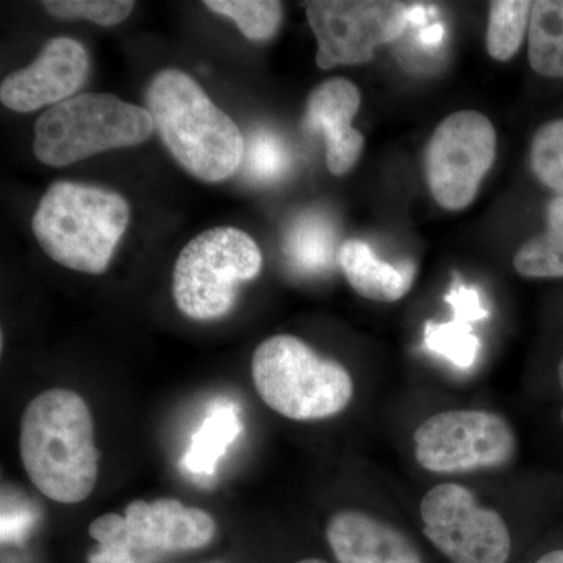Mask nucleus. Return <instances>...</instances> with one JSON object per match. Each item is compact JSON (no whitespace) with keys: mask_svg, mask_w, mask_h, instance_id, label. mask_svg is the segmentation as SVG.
Returning <instances> with one entry per match:
<instances>
[{"mask_svg":"<svg viewBox=\"0 0 563 563\" xmlns=\"http://www.w3.org/2000/svg\"><path fill=\"white\" fill-rule=\"evenodd\" d=\"M20 450L29 479L52 501L79 504L95 490L101 454L79 393L51 388L33 398L22 415Z\"/></svg>","mask_w":563,"mask_h":563,"instance_id":"1","label":"nucleus"},{"mask_svg":"<svg viewBox=\"0 0 563 563\" xmlns=\"http://www.w3.org/2000/svg\"><path fill=\"white\" fill-rule=\"evenodd\" d=\"M144 99L155 131L185 172L218 184L242 168L244 139L239 125L187 73L161 70Z\"/></svg>","mask_w":563,"mask_h":563,"instance_id":"2","label":"nucleus"},{"mask_svg":"<svg viewBox=\"0 0 563 563\" xmlns=\"http://www.w3.org/2000/svg\"><path fill=\"white\" fill-rule=\"evenodd\" d=\"M131 221L120 192L76 181H55L32 218V231L52 261L74 272L102 274Z\"/></svg>","mask_w":563,"mask_h":563,"instance_id":"3","label":"nucleus"},{"mask_svg":"<svg viewBox=\"0 0 563 563\" xmlns=\"http://www.w3.org/2000/svg\"><path fill=\"white\" fill-rule=\"evenodd\" d=\"M252 380L263 402L295 421L335 417L350 406L354 383L336 361L292 335H274L252 355Z\"/></svg>","mask_w":563,"mask_h":563,"instance_id":"4","label":"nucleus"},{"mask_svg":"<svg viewBox=\"0 0 563 563\" xmlns=\"http://www.w3.org/2000/svg\"><path fill=\"white\" fill-rule=\"evenodd\" d=\"M154 131L146 107L110 92H84L41 114L33 129V154L60 168L101 152L139 146Z\"/></svg>","mask_w":563,"mask_h":563,"instance_id":"5","label":"nucleus"},{"mask_svg":"<svg viewBox=\"0 0 563 563\" xmlns=\"http://www.w3.org/2000/svg\"><path fill=\"white\" fill-rule=\"evenodd\" d=\"M261 269V247L250 233L210 229L181 250L173 272L174 301L191 320H220L235 307L240 287Z\"/></svg>","mask_w":563,"mask_h":563,"instance_id":"6","label":"nucleus"},{"mask_svg":"<svg viewBox=\"0 0 563 563\" xmlns=\"http://www.w3.org/2000/svg\"><path fill=\"white\" fill-rule=\"evenodd\" d=\"M415 457L439 474L496 468L512 461V426L487 410H446L422 421L413 433Z\"/></svg>","mask_w":563,"mask_h":563,"instance_id":"7","label":"nucleus"},{"mask_svg":"<svg viewBox=\"0 0 563 563\" xmlns=\"http://www.w3.org/2000/svg\"><path fill=\"white\" fill-rule=\"evenodd\" d=\"M496 157V131L485 114L461 110L433 131L424 155V173L433 199L443 209H466Z\"/></svg>","mask_w":563,"mask_h":563,"instance_id":"8","label":"nucleus"},{"mask_svg":"<svg viewBox=\"0 0 563 563\" xmlns=\"http://www.w3.org/2000/svg\"><path fill=\"white\" fill-rule=\"evenodd\" d=\"M426 539L450 563H507L512 537L501 515L481 506L468 488L440 484L421 499Z\"/></svg>","mask_w":563,"mask_h":563,"instance_id":"9","label":"nucleus"},{"mask_svg":"<svg viewBox=\"0 0 563 563\" xmlns=\"http://www.w3.org/2000/svg\"><path fill=\"white\" fill-rule=\"evenodd\" d=\"M409 3L395 0H317L307 3V20L317 36V65L372 62L377 47L398 38L412 18Z\"/></svg>","mask_w":563,"mask_h":563,"instance_id":"10","label":"nucleus"},{"mask_svg":"<svg viewBox=\"0 0 563 563\" xmlns=\"http://www.w3.org/2000/svg\"><path fill=\"white\" fill-rule=\"evenodd\" d=\"M84 44L66 36L47 41L27 68L14 70L0 85V101L20 113L54 107L77 96L90 74Z\"/></svg>","mask_w":563,"mask_h":563,"instance_id":"11","label":"nucleus"},{"mask_svg":"<svg viewBox=\"0 0 563 563\" xmlns=\"http://www.w3.org/2000/svg\"><path fill=\"white\" fill-rule=\"evenodd\" d=\"M217 523L209 514L177 499H136L125 509L122 539L136 558L151 563L163 553L201 550L213 540Z\"/></svg>","mask_w":563,"mask_h":563,"instance_id":"12","label":"nucleus"},{"mask_svg":"<svg viewBox=\"0 0 563 563\" xmlns=\"http://www.w3.org/2000/svg\"><path fill=\"white\" fill-rule=\"evenodd\" d=\"M361 110V91L351 80L335 77L310 92L306 125L325 140V162L333 176L350 173L361 161L365 139L352 120Z\"/></svg>","mask_w":563,"mask_h":563,"instance_id":"13","label":"nucleus"},{"mask_svg":"<svg viewBox=\"0 0 563 563\" xmlns=\"http://www.w3.org/2000/svg\"><path fill=\"white\" fill-rule=\"evenodd\" d=\"M325 537L339 563H424L401 529L358 510L333 515Z\"/></svg>","mask_w":563,"mask_h":563,"instance_id":"14","label":"nucleus"},{"mask_svg":"<svg viewBox=\"0 0 563 563\" xmlns=\"http://www.w3.org/2000/svg\"><path fill=\"white\" fill-rule=\"evenodd\" d=\"M339 265L351 287L369 301L396 302L412 288V265L396 266L379 261L372 247L361 240H347L342 244Z\"/></svg>","mask_w":563,"mask_h":563,"instance_id":"15","label":"nucleus"},{"mask_svg":"<svg viewBox=\"0 0 563 563\" xmlns=\"http://www.w3.org/2000/svg\"><path fill=\"white\" fill-rule=\"evenodd\" d=\"M336 233L332 221L317 211L299 214L284 236V254L295 272L312 276L332 268Z\"/></svg>","mask_w":563,"mask_h":563,"instance_id":"16","label":"nucleus"},{"mask_svg":"<svg viewBox=\"0 0 563 563\" xmlns=\"http://www.w3.org/2000/svg\"><path fill=\"white\" fill-rule=\"evenodd\" d=\"M529 65L548 79H563V0L532 2Z\"/></svg>","mask_w":563,"mask_h":563,"instance_id":"17","label":"nucleus"},{"mask_svg":"<svg viewBox=\"0 0 563 563\" xmlns=\"http://www.w3.org/2000/svg\"><path fill=\"white\" fill-rule=\"evenodd\" d=\"M242 432L239 413L232 404H218L192 435L184 455V468L196 476H211L228 448Z\"/></svg>","mask_w":563,"mask_h":563,"instance_id":"18","label":"nucleus"},{"mask_svg":"<svg viewBox=\"0 0 563 563\" xmlns=\"http://www.w3.org/2000/svg\"><path fill=\"white\" fill-rule=\"evenodd\" d=\"M532 2L495 0L490 2L485 46L496 62H509L520 51L531 21Z\"/></svg>","mask_w":563,"mask_h":563,"instance_id":"19","label":"nucleus"},{"mask_svg":"<svg viewBox=\"0 0 563 563\" xmlns=\"http://www.w3.org/2000/svg\"><path fill=\"white\" fill-rule=\"evenodd\" d=\"M203 5L235 22L251 41L272 40L284 16L282 3L276 0H207Z\"/></svg>","mask_w":563,"mask_h":563,"instance_id":"20","label":"nucleus"},{"mask_svg":"<svg viewBox=\"0 0 563 563\" xmlns=\"http://www.w3.org/2000/svg\"><path fill=\"white\" fill-rule=\"evenodd\" d=\"M243 174L254 184L268 185L280 180L290 168L287 144L277 133L255 131L244 143Z\"/></svg>","mask_w":563,"mask_h":563,"instance_id":"21","label":"nucleus"},{"mask_svg":"<svg viewBox=\"0 0 563 563\" xmlns=\"http://www.w3.org/2000/svg\"><path fill=\"white\" fill-rule=\"evenodd\" d=\"M424 343L429 350L463 369L472 368L481 347L472 322L457 317L448 322L429 321L424 325Z\"/></svg>","mask_w":563,"mask_h":563,"instance_id":"22","label":"nucleus"},{"mask_svg":"<svg viewBox=\"0 0 563 563\" xmlns=\"http://www.w3.org/2000/svg\"><path fill=\"white\" fill-rule=\"evenodd\" d=\"M531 168L544 187L563 196V118L547 122L533 135Z\"/></svg>","mask_w":563,"mask_h":563,"instance_id":"23","label":"nucleus"},{"mask_svg":"<svg viewBox=\"0 0 563 563\" xmlns=\"http://www.w3.org/2000/svg\"><path fill=\"white\" fill-rule=\"evenodd\" d=\"M514 266L518 274L532 279L563 277V240L548 229L518 250Z\"/></svg>","mask_w":563,"mask_h":563,"instance_id":"24","label":"nucleus"},{"mask_svg":"<svg viewBox=\"0 0 563 563\" xmlns=\"http://www.w3.org/2000/svg\"><path fill=\"white\" fill-rule=\"evenodd\" d=\"M44 9L58 20H87L102 27L121 24L132 13L131 0H47Z\"/></svg>","mask_w":563,"mask_h":563,"instance_id":"25","label":"nucleus"},{"mask_svg":"<svg viewBox=\"0 0 563 563\" xmlns=\"http://www.w3.org/2000/svg\"><path fill=\"white\" fill-rule=\"evenodd\" d=\"M124 517L106 514L90 525V536L99 543V551L91 554L90 563H141L122 539Z\"/></svg>","mask_w":563,"mask_h":563,"instance_id":"26","label":"nucleus"},{"mask_svg":"<svg viewBox=\"0 0 563 563\" xmlns=\"http://www.w3.org/2000/svg\"><path fill=\"white\" fill-rule=\"evenodd\" d=\"M446 301L453 306L454 317L462 318V320L474 322L487 317V310L481 303L477 291L474 288L465 287L459 280L448 292Z\"/></svg>","mask_w":563,"mask_h":563,"instance_id":"27","label":"nucleus"},{"mask_svg":"<svg viewBox=\"0 0 563 563\" xmlns=\"http://www.w3.org/2000/svg\"><path fill=\"white\" fill-rule=\"evenodd\" d=\"M548 229L563 240V196H555L547 207Z\"/></svg>","mask_w":563,"mask_h":563,"instance_id":"28","label":"nucleus"},{"mask_svg":"<svg viewBox=\"0 0 563 563\" xmlns=\"http://www.w3.org/2000/svg\"><path fill=\"white\" fill-rule=\"evenodd\" d=\"M442 27H439V25H437V27L428 29V31L422 33V40H424L426 43H437V41L442 38Z\"/></svg>","mask_w":563,"mask_h":563,"instance_id":"29","label":"nucleus"},{"mask_svg":"<svg viewBox=\"0 0 563 563\" xmlns=\"http://www.w3.org/2000/svg\"><path fill=\"white\" fill-rule=\"evenodd\" d=\"M536 563H563V550L551 551L542 555Z\"/></svg>","mask_w":563,"mask_h":563,"instance_id":"30","label":"nucleus"},{"mask_svg":"<svg viewBox=\"0 0 563 563\" xmlns=\"http://www.w3.org/2000/svg\"><path fill=\"white\" fill-rule=\"evenodd\" d=\"M296 563H329V562L322 561V559L310 558V559H302V561H299Z\"/></svg>","mask_w":563,"mask_h":563,"instance_id":"31","label":"nucleus"},{"mask_svg":"<svg viewBox=\"0 0 563 563\" xmlns=\"http://www.w3.org/2000/svg\"><path fill=\"white\" fill-rule=\"evenodd\" d=\"M559 384H561L563 390V357L561 363H559Z\"/></svg>","mask_w":563,"mask_h":563,"instance_id":"32","label":"nucleus"},{"mask_svg":"<svg viewBox=\"0 0 563 563\" xmlns=\"http://www.w3.org/2000/svg\"><path fill=\"white\" fill-rule=\"evenodd\" d=\"M561 420H562V424H563V409H562V413H561Z\"/></svg>","mask_w":563,"mask_h":563,"instance_id":"33","label":"nucleus"}]
</instances>
